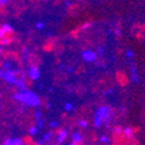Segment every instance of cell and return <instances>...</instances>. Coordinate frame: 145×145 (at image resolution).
Returning <instances> with one entry per match:
<instances>
[{"mask_svg": "<svg viewBox=\"0 0 145 145\" xmlns=\"http://www.w3.org/2000/svg\"><path fill=\"white\" fill-rule=\"evenodd\" d=\"M5 35H7V34L5 33V30H4L3 27H1V28H0V41H1V40L5 37Z\"/></svg>", "mask_w": 145, "mask_h": 145, "instance_id": "12", "label": "cell"}, {"mask_svg": "<svg viewBox=\"0 0 145 145\" xmlns=\"http://www.w3.org/2000/svg\"><path fill=\"white\" fill-rule=\"evenodd\" d=\"M65 109L66 110H72V109H73V105H72V103H65Z\"/></svg>", "mask_w": 145, "mask_h": 145, "instance_id": "11", "label": "cell"}, {"mask_svg": "<svg viewBox=\"0 0 145 145\" xmlns=\"http://www.w3.org/2000/svg\"><path fill=\"white\" fill-rule=\"evenodd\" d=\"M0 51H1V42H0Z\"/></svg>", "mask_w": 145, "mask_h": 145, "instance_id": "20", "label": "cell"}, {"mask_svg": "<svg viewBox=\"0 0 145 145\" xmlns=\"http://www.w3.org/2000/svg\"><path fill=\"white\" fill-rule=\"evenodd\" d=\"M36 27H37L39 29H42V28L44 27V25H43V23H42V22H39V23H37V25H36Z\"/></svg>", "mask_w": 145, "mask_h": 145, "instance_id": "14", "label": "cell"}, {"mask_svg": "<svg viewBox=\"0 0 145 145\" xmlns=\"http://www.w3.org/2000/svg\"><path fill=\"white\" fill-rule=\"evenodd\" d=\"M37 131H39L37 128H31L29 132H30V135H36V134H37Z\"/></svg>", "mask_w": 145, "mask_h": 145, "instance_id": "13", "label": "cell"}, {"mask_svg": "<svg viewBox=\"0 0 145 145\" xmlns=\"http://www.w3.org/2000/svg\"><path fill=\"white\" fill-rule=\"evenodd\" d=\"M15 84H16V86H18L21 91H25V89H26V84H25V81H23L22 79H18Z\"/></svg>", "mask_w": 145, "mask_h": 145, "instance_id": "9", "label": "cell"}, {"mask_svg": "<svg viewBox=\"0 0 145 145\" xmlns=\"http://www.w3.org/2000/svg\"><path fill=\"white\" fill-rule=\"evenodd\" d=\"M110 115H112V109L109 107H101L95 115V125L100 127L102 122H105V121H107L110 117Z\"/></svg>", "mask_w": 145, "mask_h": 145, "instance_id": "2", "label": "cell"}, {"mask_svg": "<svg viewBox=\"0 0 145 145\" xmlns=\"http://www.w3.org/2000/svg\"><path fill=\"white\" fill-rule=\"evenodd\" d=\"M28 74H29L30 79H33V80H37V79L40 78L41 72H40V70L36 67V66H31V67L29 69V71H28Z\"/></svg>", "mask_w": 145, "mask_h": 145, "instance_id": "4", "label": "cell"}, {"mask_svg": "<svg viewBox=\"0 0 145 145\" xmlns=\"http://www.w3.org/2000/svg\"><path fill=\"white\" fill-rule=\"evenodd\" d=\"M36 117H39V118H40V117H41V113H40V112H39V113H37V114H36Z\"/></svg>", "mask_w": 145, "mask_h": 145, "instance_id": "19", "label": "cell"}, {"mask_svg": "<svg viewBox=\"0 0 145 145\" xmlns=\"http://www.w3.org/2000/svg\"><path fill=\"white\" fill-rule=\"evenodd\" d=\"M14 99L15 100H19L23 103H27L28 106H31V107H36V106H39L40 105V99H39V96L34 94L33 92H29L27 89L25 91H22L18 94H15L14 96Z\"/></svg>", "mask_w": 145, "mask_h": 145, "instance_id": "1", "label": "cell"}, {"mask_svg": "<svg viewBox=\"0 0 145 145\" xmlns=\"http://www.w3.org/2000/svg\"><path fill=\"white\" fill-rule=\"evenodd\" d=\"M80 125L84 127V128H86V127H87V123H86V122H84V121H81V122H80Z\"/></svg>", "mask_w": 145, "mask_h": 145, "instance_id": "16", "label": "cell"}, {"mask_svg": "<svg viewBox=\"0 0 145 145\" xmlns=\"http://www.w3.org/2000/svg\"><path fill=\"white\" fill-rule=\"evenodd\" d=\"M72 139H73V140H72V143H80L81 140H82V136L79 134V132H74V134L73 135H72Z\"/></svg>", "mask_w": 145, "mask_h": 145, "instance_id": "6", "label": "cell"}, {"mask_svg": "<svg viewBox=\"0 0 145 145\" xmlns=\"http://www.w3.org/2000/svg\"><path fill=\"white\" fill-rule=\"evenodd\" d=\"M50 137H51V135H50V134H48V135H45V136H44V139H45V140H49V138H50Z\"/></svg>", "mask_w": 145, "mask_h": 145, "instance_id": "18", "label": "cell"}, {"mask_svg": "<svg viewBox=\"0 0 145 145\" xmlns=\"http://www.w3.org/2000/svg\"><path fill=\"white\" fill-rule=\"evenodd\" d=\"M9 1V0H0V6H3V5H5V4H7Z\"/></svg>", "mask_w": 145, "mask_h": 145, "instance_id": "15", "label": "cell"}, {"mask_svg": "<svg viewBox=\"0 0 145 145\" xmlns=\"http://www.w3.org/2000/svg\"><path fill=\"white\" fill-rule=\"evenodd\" d=\"M66 136H67V132H66V131H64V130H62V131H59V134H58V137H57L58 142H59V143H62V142H64V139L66 138Z\"/></svg>", "mask_w": 145, "mask_h": 145, "instance_id": "7", "label": "cell"}, {"mask_svg": "<svg viewBox=\"0 0 145 145\" xmlns=\"http://www.w3.org/2000/svg\"><path fill=\"white\" fill-rule=\"evenodd\" d=\"M5 144H6V145H8V144H9V145H22L23 142H22L21 139H14V140L9 139V140H6Z\"/></svg>", "mask_w": 145, "mask_h": 145, "instance_id": "8", "label": "cell"}, {"mask_svg": "<svg viewBox=\"0 0 145 145\" xmlns=\"http://www.w3.org/2000/svg\"><path fill=\"white\" fill-rule=\"evenodd\" d=\"M50 125H51V128H56V127L58 125V123H57V122H51Z\"/></svg>", "mask_w": 145, "mask_h": 145, "instance_id": "17", "label": "cell"}, {"mask_svg": "<svg viewBox=\"0 0 145 145\" xmlns=\"http://www.w3.org/2000/svg\"><path fill=\"white\" fill-rule=\"evenodd\" d=\"M3 29L5 30V33H6V34H9V33H12V27H10L9 25H5V26L3 27Z\"/></svg>", "mask_w": 145, "mask_h": 145, "instance_id": "10", "label": "cell"}, {"mask_svg": "<svg viewBox=\"0 0 145 145\" xmlns=\"http://www.w3.org/2000/svg\"><path fill=\"white\" fill-rule=\"evenodd\" d=\"M0 77H1L5 81H7L8 84H15L18 78H16V74L14 73L13 71L10 70H6V71H0Z\"/></svg>", "mask_w": 145, "mask_h": 145, "instance_id": "3", "label": "cell"}, {"mask_svg": "<svg viewBox=\"0 0 145 145\" xmlns=\"http://www.w3.org/2000/svg\"><path fill=\"white\" fill-rule=\"evenodd\" d=\"M82 58L86 60V62H93L96 59V54L91 51V50H86L82 52Z\"/></svg>", "mask_w": 145, "mask_h": 145, "instance_id": "5", "label": "cell"}]
</instances>
